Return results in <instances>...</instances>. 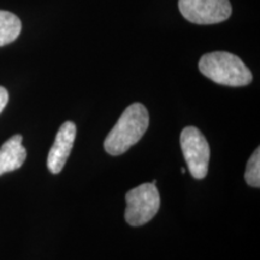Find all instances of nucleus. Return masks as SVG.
I'll return each instance as SVG.
<instances>
[{
	"instance_id": "nucleus-1",
	"label": "nucleus",
	"mask_w": 260,
	"mask_h": 260,
	"mask_svg": "<svg viewBox=\"0 0 260 260\" xmlns=\"http://www.w3.org/2000/svg\"><path fill=\"white\" fill-rule=\"evenodd\" d=\"M149 124L147 109L140 103L126 107L104 141L109 154L121 155L141 140Z\"/></svg>"
},
{
	"instance_id": "nucleus-2",
	"label": "nucleus",
	"mask_w": 260,
	"mask_h": 260,
	"mask_svg": "<svg viewBox=\"0 0 260 260\" xmlns=\"http://www.w3.org/2000/svg\"><path fill=\"white\" fill-rule=\"evenodd\" d=\"M200 73L213 82L230 87H242L252 82L251 70L235 54L229 52H211L199 61Z\"/></svg>"
},
{
	"instance_id": "nucleus-3",
	"label": "nucleus",
	"mask_w": 260,
	"mask_h": 260,
	"mask_svg": "<svg viewBox=\"0 0 260 260\" xmlns=\"http://www.w3.org/2000/svg\"><path fill=\"white\" fill-rule=\"evenodd\" d=\"M125 220L132 226L148 223L160 209V195L153 183L140 184L125 195Z\"/></svg>"
},
{
	"instance_id": "nucleus-4",
	"label": "nucleus",
	"mask_w": 260,
	"mask_h": 260,
	"mask_svg": "<svg viewBox=\"0 0 260 260\" xmlns=\"http://www.w3.org/2000/svg\"><path fill=\"white\" fill-rule=\"evenodd\" d=\"M181 148L190 175L203 180L209 171L210 146L203 133L195 126H187L181 133Z\"/></svg>"
},
{
	"instance_id": "nucleus-5",
	"label": "nucleus",
	"mask_w": 260,
	"mask_h": 260,
	"mask_svg": "<svg viewBox=\"0 0 260 260\" xmlns=\"http://www.w3.org/2000/svg\"><path fill=\"white\" fill-rule=\"evenodd\" d=\"M182 16L197 24H214L226 21L232 15L229 0H178Z\"/></svg>"
},
{
	"instance_id": "nucleus-6",
	"label": "nucleus",
	"mask_w": 260,
	"mask_h": 260,
	"mask_svg": "<svg viewBox=\"0 0 260 260\" xmlns=\"http://www.w3.org/2000/svg\"><path fill=\"white\" fill-rule=\"evenodd\" d=\"M76 138V125L74 122H65L58 130L54 144L47 157V168L52 174L57 175L63 170L65 162L69 158Z\"/></svg>"
},
{
	"instance_id": "nucleus-7",
	"label": "nucleus",
	"mask_w": 260,
	"mask_h": 260,
	"mask_svg": "<svg viewBox=\"0 0 260 260\" xmlns=\"http://www.w3.org/2000/svg\"><path fill=\"white\" fill-rule=\"evenodd\" d=\"M22 135H14L0 147V176L17 170L27 158V151L22 145Z\"/></svg>"
},
{
	"instance_id": "nucleus-8",
	"label": "nucleus",
	"mask_w": 260,
	"mask_h": 260,
	"mask_svg": "<svg viewBox=\"0 0 260 260\" xmlns=\"http://www.w3.org/2000/svg\"><path fill=\"white\" fill-rule=\"evenodd\" d=\"M22 30L21 19L9 11L0 10V47L11 44Z\"/></svg>"
},
{
	"instance_id": "nucleus-9",
	"label": "nucleus",
	"mask_w": 260,
	"mask_h": 260,
	"mask_svg": "<svg viewBox=\"0 0 260 260\" xmlns=\"http://www.w3.org/2000/svg\"><path fill=\"white\" fill-rule=\"evenodd\" d=\"M245 180L251 187H260V149L256 148L247 162Z\"/></svg>"
},
{
	"instance_id": "nucleus-10",
	"label": "nucleus",
	"mask_w": 260,
	"mask_h": 260,
	"mask_svg": "<svg viewBox=\"0 0 260 260\" xmlns=\"http://www.w3.org/2000/svg\"><path fill=\"white\" fill-rule=\"evenodd\" d=\"M9 102V93L4 87H0V113L5 109L6 104Z\"/></svg>"
},
{
	"instance_id": "nucleus-11",
	"label": "nucleus",
	"mask_w": 260,
	"mask_h": 260,
	"mask_svg": "<svg viewBox=\"0 0 260 260\" xmlns=\"http://www.w3.org/2000/svg\"><path fill=\"white\" fill-rule=\"evenodd\" d=\"M181 172H182V174H184V172H186V169L182 168V169H181Z\"/></svg>"
}]
</instances>
